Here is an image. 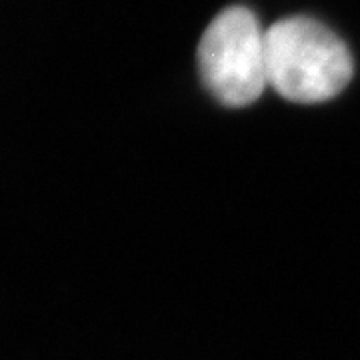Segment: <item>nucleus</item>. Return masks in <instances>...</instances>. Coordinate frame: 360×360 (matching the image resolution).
I'll return each instance as SVG.
<instances>
[{
	"mask_svg": "<svg viewBox=\"0 0 360 360\" xmlns=\"http://www.w3.org/2000/svg\"><path fill=\"white\" fill-rule=\"evenodd\" d=\"M269 84L286 101L335 98L352 78V56L330 28L307 16L283 18L266 30Z\"/></svg>",
	"mask_w": 360,
	"mask_h": 360,
	"instance_id": "nucleus-1",
	"label": "nucleus"
},
{
	"mask_svg": "<svg viewBox=\"0 0 360 360\" xmlns=\"http://www.w3.org/2000/svg\"><path fill=\"white\" fill-rule=\"evenodd\" d=\"M206 89L224 106H248L269 86L266 32L245 6H229L208 25L198 44Z\"/></svg>",
	"mask_w": 360,
	"mask_h": 360,
	"instance_id": "nucleus-2",
	"label": "nucleus"
}]
</instances>
